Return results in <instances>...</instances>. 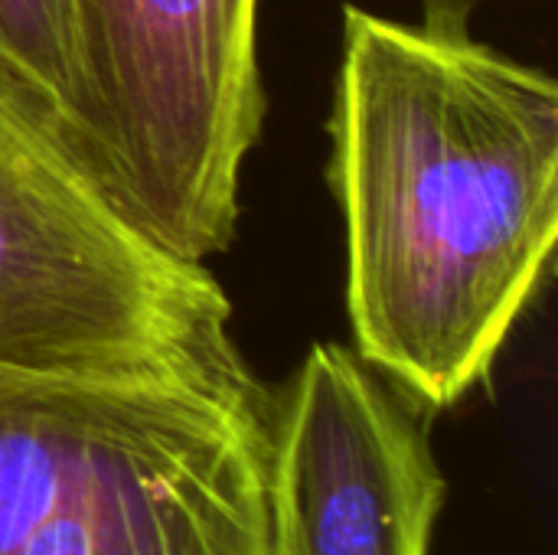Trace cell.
Segmentation results:
<instances>
[{
  "instance_id": "obj_5",
  "label": "cell",
  "mask_w": 558,
  "mask_h": 555,
  "mask_svg": "<svg viewBox=\"0 0 558 555\" xmlns=\"http://www.w3.org/2000/svg\"><path fill=\"white\" fill-rule=\"evenodd\" d=\"M445 497L428 412L356 350L314 343L275 393L268 555H432Z\"/></svg>"
},
{
  "instance_id": "obj_3",
  "label": "cell",
  "mask_w": 558,
  "mask_h": 555,
  "mask_svg": "<svg viewBox=\"0 0 558 555\" xmlns=\"http://www.w3.org/2000/svg\"><path fill=\"white\" fill-rule=\"evenodd\" d=\"M203 262L160 245L62 128L0 79V366L167 379L248 366Z\"/></svg>"
},
{
  "instance_id": "obj_6",
  "label": "cell",
  "mask_w": 558,
  "mask_h": 555,
  "mask_svg": "<svg viewBox=\"0 0 558 555\" xmlns=\"http://www.w3.org/2000/svg\"><path fill=\"white\" fill-rule=\"evenodd\" d=\"M0 79L39 105L75 144L82 82L69 0H0Z\"/></svg>"
},
{
  "instance_id": "obj_4",
  "label": "cell",
  "mask_w": 558,
  "mask_h": 555,
  "mask_svg": "<svg viewBox=\"0 0 558 555\" xmlns=\"http://www.w3.org/2000/svg\"><path fill=\"white\" fill-rule=\"evenodd\" d=\"M258 0H69L75 150L170 252L229 249L239 177L262 134Z\"/></svg>"
},
{
  "instance_id": "obj_1",
  "label": "cell",
  "mask_w": 558,
  "mask_h": 555,
  "mask_svg": "<svg viewBox=\"0 0 558 555\" xmlns=\"http://www.w3.org/2000/svg\"><path fill=\"white\" fill-rule=\"evenodd\" d=\"M330 141L356 353L425 412L451 409L553 272L556 79L347 7Z\"/></svg>"
},
{
  "instance_id": "obj_7",
  "label": "cell",
  "mask_w": 558,
  "mask_h": 555,
  "mask_svg": "<svg viewBox=\"0 0 558 555\" xmlns=\"http://www.w3.org/2000/svg\"><path fill=\"white\" fill-rule=\"evenodd\" d=\"M422 3V26L438 33H468L474 13L490 0H418Z\"/></svg>"
},
{
  "instance_id": "obj_2",
  "label": "cell",
  "mask_w": 558,
  "mask_h": 555,
  "mask_svg": "<svg viewBox=\"0 0 558 555\" xmlns=\"http://www.w3.org/2000/svg\"><path fill=\"white\" fill-rule=\"evenodd\" d=\"M275 393L248 370L0 366V555H268Z\"/></svg>"
}]
</instances>
